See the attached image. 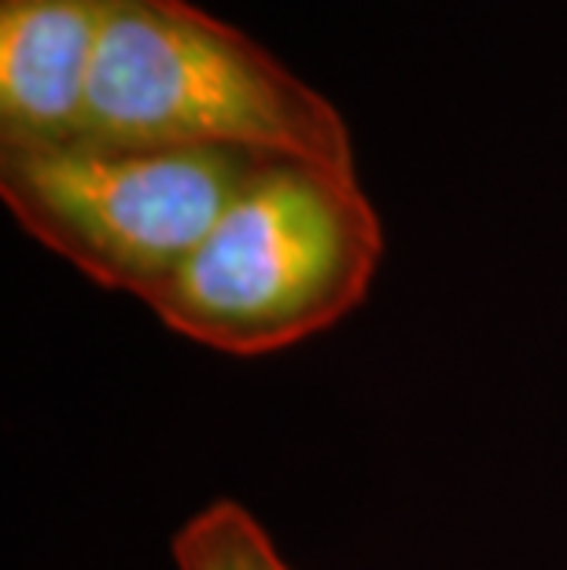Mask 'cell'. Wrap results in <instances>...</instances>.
<instances>
[{
  "label": "cell",
  "mask_w": 567,
  "mask_h": 570,
  "mask_svg": "<svg viewBox=\"0 0 567 570\" xmlns=\"http://www.w3.org/2000/svg\"><path fill=\"white\" fill-rule=\"evenodd\" d=\"M380 258L383 225L361 177L262 159L203 244L140 302L188 343L265 357L350 317Z\"/></svg>",
  "instance_id": "cell-1"
},
{
  "label": "cell",
  "mask_w": 567,
  "mask_h": 570,
  "mask_svg": "<svg viewBox=\"0 0 567 570\" xmlns=\"http://www.w3.org/2000/svg\"><path fill=\"white\" fill-rule=\"evenodd\" d=\"M81 137L225 148L358 177L340 107L192 0H115Z\"/></svg>",
  "instance_id": "cell-2"
},
{
  "label": "cell",
  "mask_w": 567,
  "mask_h": 570,
  "mask_svg": "<svg viewBox=\"0 0 567 570\" xmlns=\"http://www.w3.org/2000/svg\"><path fill=\"white\" fill-rule=\"evenodd\" d=\"M262 155L75 137L0 148V199L86 281L144 298L203 244Z\"/></svg>",
  "instance_id": "cell-3"
},
{
  "label": "cell",
  "mask_w": 567,
  "mask_h": 570,
  "mask_svg": "<svg viewBox=\"0 0 567 570\" xmlns=\"http://www.w3.org/2000/svg\"><path fill=\"white\" fill-rule=\"evenodd\" d=\"M115 0H0V148L86 132Z\"/></svg>",
  "instance_id": "cell-4"
},
{
  "label": "cell",
  "mask_w": 567,
  "mask_h": 570,
  "mask_svg": "<svg viewBox=\"0 0 567 570\" xmlns=\"http://www.w3.org/2000/svg\"><path fill=\"white\" fill-rule=\"evenodd\" d=\"M177 570H292L276 541L233 497H218L174 533Z\"/></svg>",
  "instance_id": "cell-5"
}]
</instances>
